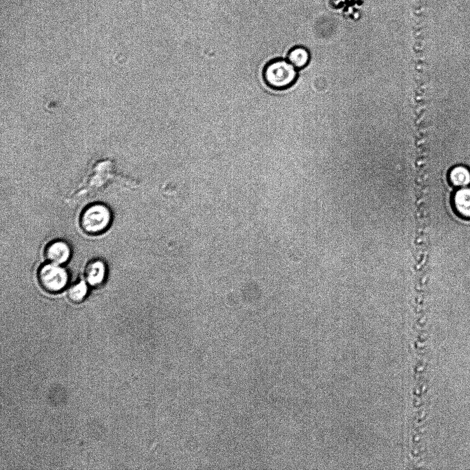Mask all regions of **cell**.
Masks as SVG:
<instances>
[{
    "instance_id": "1",
    "label": "cell",
    "mask_w": 470,
    "mask_h": 470,
    "mask_svg": "<svg viewBox=\"0 0 470 470\" xmlns=\"http://www.w3.org/2000/svg\"><path fill=\"white\" fill-rule=\"evenodd\" d=\"M111 219V211L106 205L95 203L83 211L80 226L85 233L96 235L103 233L109 228Z\"/></svg>"
},
{
    "instance_id": "2",
    "label": "cell",
    "mask_w": 470,
    "mask_h": 470,
    "mask_svg": "<svg viewBox=\"0 0 470 470\" xmlns=\"http://www.w3.org/2000/svg\"><path fill=\"white\" fill-rule=\"evenodd\" d=\"M297 68L289 61L277 59L267 64L264 78L268 86L276 89L289 87L295 81Z\"/></svg>"
},
{
    "instance_id": "3",
    "label": "cell",
    "mask_w": 470,
    "mask_h": 470,
    "mask_svg": "<svg viewBox=\"0 0 470 470\" xmlns=\"http://www.w3.org/2000/svg\"><path fill=\"white\" fill-rule=\"evenodd\" d=\"M40 286L50 293H58L67 285L69 275L60 265L48 263L41 266L37 274Z\"/></svg>"
},
{
    "instance_id": "4",
    "label": "cell",
    "mask_w": 470,
    "mask_h": 470,
    "mask_svg": "<svg viewBox=\"0 0 470 470\" xmlns=\"http://www.w3.org/2000/svg\"><path fill=\"white\" fill-rule=\"evenodd\" d=\"M44 255L50 263L61 265L69 260L71 249L65 241L54 240L46 246Z\"/></svg>"
},
{
    "instance_id": "5",
    "label": "cell",
    "mask_w": 470,
    "mask_h": 470,
    "mask_svg": "<svg viewBox=\"0 0 470 470\" xmlns=\"http://www.w3.org/2000/svg\"><path fill=\"white\" fill-rule=\"evenodd\" d=\"M84 276L85 281L92 287H99L105 280L107 267L105 264L100 259L92 260L85 268Z\"/></svg>"
},
{
    "instance_id": "6",
    "label": "cell",
    "mask_w": 470,
    "mask_h": 470,
    "mask_svg": "<svg viewBox=\"0 0 470 470\" xmlns=\"http://www.w3.org/2000/svg\"><path fill=\"white\" fill-rule=\"evenodd\" d=\"M450 182L457 186H465L470 184V171L462 165L453 167L449 173Z\"/></svg>"
},
{
    "instance_id": "7",
    "label": "cell",
    "mask_w": 470,
    "mask_h": 470,
    "mask_svg": "<svg viewBox=\"0 0 470 470\" xmlns=\"http://www.w3.org/2000/svg\"><path fill=\"white\" fill-rule=\"evenodd\" d=\"M454 203L458 211L465 217H470V189L462 188L454 196Z\"/></svg>"
},
{
    "instance_id": "8",
    "label": "cell",
    "mask_w": 470,
    "mask_h": 470,
    "mask_svg": "<svg viewBox=\"0 0 470 470\" xmlns=\"http://www.w3.org/2000/svg\"><path fill=\"white\" fill-rule=\"evenodd\" d=\"M288 61L297 69L304 67L310 60V54L303 47L297 46L292 48L288 55Z\"/></svg>"
},
{
    "instance_id": "9",
    "label": "cell",
    "mask_w": 470,
    "mask_h": 470,
    "mask_svg": "<svg viewBox=\"0 0 470 470\" xmlns=\"http://www.w3.org/2000/svg\"><path fill=\"white\" fill-rule=\"evenodd\" d=\"M87 282L81 281L70 287L67 291L68 298L74 303H80L87 295Z\"/></svg>"
}]
</instances>
